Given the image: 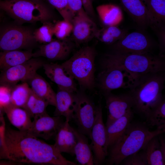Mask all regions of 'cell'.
I'll use <instances>...</instances> for the list:
<instances>
[{"label": "cell", "mask_w": 165, "mask_h": 165, "mask_svg": "<svg viewBox=\"0 0 165 165\" xmlns=\"http://www.w3.org/2000/svg\"><path fill=\"white\" fill-rule=\"evenodd\" d=\"M4 143L8 160L19 165L78 164L64 157L54 145L48 144L27 131L6 127Z\"/></svg>", "instance_id": "cell-1"}, {"label": "cell", "mask_w": 165, "mask_h": 165, "mask_svg": "<svg viewBox=\"0 0 165 165\" xmlns=\"http://www.w3.org/2000/svg\"><path fill=\"white\" fill-rule=\"evenodd\" d=\"M164 71L152 72L135 79L128 88L134 112L146 119L151 111L164 99Z\"/></svg>", "instance_id": "cell-2"}, {"label": "cell", "mask_w": 165, "mask_h": 165, "mask_svg": "<svg viewBox=\"0 0 165 165\" xmlns=\"http://www.w3.org/2000/svg\"><path fill=\"white\" fill-rule=\"evenodd\" d=\"M165 130L150 131L146 125L131 123L118 140L108 148L107 165L120 164L125 158L144 148L153 137L163 134Z\"/></svg>", "instance_id": "cell-3"}, {"label": "cell", "mask_w": 165, "mask_h": 165, "mask_svg": "<svg viewBox=\"0 0 165 165\" xmlns=\"http://www.w3.org/2000/svg\"><path fill=\"white\" fill-rule=\"evenodd\" d=\"M164 58V57L152 53L140 54L112 52L105 55L101 64L123 69L129 74L133 82L141 75L165 71Z\"/></svg>", "instance_id": "cell-4"}, {"label": "cell", "mask_w": 165, "mask_h": 165, "mask_svg": "<svg viewBox=\"0 0 165 165\" xmlns=\"http://www.w3.org/2000/svg\"><path fill=\"white\" fill-rule=\"evenodd\" d=\"M96 54L94 47L84 46L61 64L83 89L91 90L95 86V60Z\"/></svg>", "instance_id": "cell-5"}, {"label": "cell", "mask_w": 165, "mask_h": 165, "mask_svg": "<svg viewBox=\"0 0 165 165\" xmlns=\"http://www.w3.org/2000/svg\"><path fill=\"white\" fill-rule=\"evenodd\" d=\"M0 9L20 22L50 21L52 14L40 0H0Z\"/></svg>", "instance_id": "cell-6"}, {"label": "cell", "mask_w": 165, "mask_h": 165, "mask_svg": "<svg viewBox=\"0 0 165 165\" xmlns=\"http://www.w3.org/2000/svg\"><path fill=\"white\" fill-rule=\"evenodd\" d=\"M94 122L91 129L90 144L94 158V164L101 165L108 155L107 138L106 129L103 118L101 101L96 106Z\"/></svg>", "instance_id": "cell-7"}, {"label": "cell", "mask_w": 165, "mask_h": 165, "mask_svg": "<svg viewBox=\"0 0 165 165\" xmlns=\"http://www.w3.org/2000/svg\"><path fill=\"white\" fill-rule=\"evenodd\" d=\"M156 43L144 31L127 33L112 44V52L134 53H152Z\"/></svg>", "instance_id": "cell-8"}, {"label": "cell", "mask_w": 165, "mask_h": 165, "mask_svg": "<svg viewBox=\"0 0 165 165\" xmlns=\"http://www.w3.org/2000/svg\"><path fill=\"white\" fill-rule=\"evenodd\" d=\"M44 63L38 58L32 57L1 72L0 73V86H5L12 88L18 82H27L42 67Z\"/></svg>", "instance_id": "cell-9"}, {"label": "cell", "mask_w": 165, "mask_h": 165, "mask_svg": "<svg viewBox=\"0 0 165 165\" xmlns=\"http://www.w3.org/2000/svg\"><path fill=\"white\" fill-rule=\"evenodd\" d=\"M97 79V86L103 94L119 88H128L133 81L129 74L121 68L101 64Z\"/></svg>", "instance_id": "cell-10"}, {"label": "cell", "mask_w": 165, "mask_h": 165, "mask_svg": "<svg viewBox=\"0 0 165 165\" xmlns=\"http://www.w3.org/2000/svg\"><path fill=\"white\" fill-rule=\"evenodd\" d=\"M33 32L30 29L19 26L6 28L0 34V50H19L31 46L35 42Z\"/></svg>", "instance_id": "cell-11"}, {"label": "cell", "mask_w": 165, "mask_h": 165, "mask_svg": "<svg viewBox=\"0 0 165 165\" xmlns=\"http://www.w3.org/2000/svg\"><path fill=\"white\" fill-rule=\"evenodd\" d=\"M78 100L73 119L80 132L90 137L96 115V108L92 100L82 92H78Z\"/></svg>", "instance_id": "cell-12"}, {"label": "cell", "mask_w": 165, "mask_h": 165, "mask_svg": "<svg viewBox=\"0 0 165 165\" xmlns=\"http://www.w3.org/2000/svg\"><path fill=\"white\" fill-rule=\"evenodd\" d=\"M61 116H50L48 114L34 119L26 131L38 138L48 140L55 138L64 122Z\"/></svg>", "instance_id": "cell-13"}, {"label": "cell", "mask_w": 165, "mask_h": 165, "mask_svg": "<svg viewBox=\"0 0 165 165\" xmlns=\"http://www.w3.org/2000/svg\"><path fill=\"white\" fill-rule=\"evenodd\" d=\"M72 24L73 41L76 45L87 42L95 37L98 30L96 24L83 11L73 16Z\"/></svg>", "instance_id": "cell-14"}, {"label": "cell", "mask_w": 165, "mask_h": 165, "mask_svg": "<svg viewBox=\"0 0 165 165\" xmlns=\"http://www.w3.org/2000/svg\"><path fill=\"white\" fill-rule=\"evenodd\" d=\"M75 43L68 37L63 39L53 40L41 46L33 57H45L53 61L63 60L66 59L73 51Z\"/></svg>", "instance_id": "cell-15"}, {"label": "cell", "mask_w": 165, "mask_h": 165, "mask_svg": "<svg viewBox=\"0 0 165 165\" xmlns=\"http://www.w3.org/2000/svg\"><path fill=\"white\" fill-rule=\"evenodd\" d=\"M103 95L107 109L105 126L110 124L132 109V101L128 93L116 95L110 92Z\"/></svg>", "instance_id": "cell-16"}, {"label": "cell", "mask_w": 165, "mask_h": 165, "mask_svg": "<svg viewBox=\"0 0 165 165\" xmlns=\"http://www.w3.org/2000/svg\"><path fill=\"white\" fill-rule=\"evenodd\" d=\"M42 67L46 76L58 88L73 93L78 92L74 79L61 64L44 63Z\"/></svg>", "instance_id": "cell-17"}, {"label": "cell", "mask_w": 165, "mask_h": 165, "mask_svg": "<svg viewBox=\"0 0 165 165\" xmlns=\"http://www.w3.org/2000/svg\"><path fill=\"white\" fill-rule=\"evenodd\" d=\"M78 100V92L73 93L58 88L54 116H64L69 122L73 119Z\"/></svg>", "instance_id": "cell-18"}, {"label": "cell", "mask_w": 165, "mask_h": 165, "mask_svg": "<svg viewBox=\"0 0 165 165\" xmlns=\"http://www.w3.org/2000/svg\"><path fill=\"white\" fill-rule=\"evenodd\" d=\"M124 9L138 28L144 31L150 26L148 12L143 0H119Z\"/></svg>", "instance_id": "cell-19"}, {"label": "cell", "mask_w": 165, "mask_h": 165, "mask_svg": "<svg viewBox=\"0 0 165 165\" xmlns=\"http://www.w3.org/2000/svg\"><path fill=\"white\" fill-rule=\"evenodd\" d=\"M66 120L58 130L55 138L54 146L61 153L75 155L74 149L76 142L74 128Z\"/></svg>", "instance_id": "cell-20"}, {"label": "cell", "mask_w": 165, "mask_h": 165, "mask_svg": "<svg viewBox=\"0 0 165 165\" xmlns=\"http://www.w3.org/2000/svg\"><path fill=\"white\" fill-rule=\"evenodd\" d=\"M148 9L150 27L155 32L165 30V0H143Z\"/></svg>", "instance_id": "cell-21"}, {"label": "cell", "mask_w": 165, "mask_h": 165, "mask_svg": "<svg viewBox=\"0 0 165 165\" xmlns=\"http://www.w3.org/2000/svg\"><path fill=\"white\" fill-rule=\"evenodd\" d=\"M11 123L18 130L26 131L30 128L31 117L24 109L11 103L3 108Z\"/></svg>", "instance_id": "cell-22"}, {"label": "cell", "mask_w": 165, "mask_h": 165, "mask_svg": "<svg viewBox=\"0 0 165 165\" xmlns=\"http://www.w3.org/2000/svg\"><path fill=\"white\" fill-rule=\"evenodd\" d=\"M33 92L46 101L49 105L55 107L56 93L49 83L37 72L27 82Z\"/></svg>", "instance_id": "cell-23"}, {"label": "cell", "mask_w": 165, "mask_h": 165, "mask_svg": "<svg viewBox=\"0 0 165 165\" xmlns=\"http://www.w3.org/2000/svg\"><path fill=\"white\" fill-rule=\"evenodd\" d=\"M74 130L76 138L74 152L77 161L81 165H94L93 153L86 136L74 128Z\"/></svg>", "instance_id": "cell-24"}, {"label": "cell", "mask_w": 165, "mask_h": 165, "mask_svg": "<svg viewBox=\"0 0 165 165\" xmlns=\"http://www.w3.org/2000/svg\"><path fill=\"white\" fill-rule=\"evenodd\" d=\"M133 116L134 112L131 109L110 124L105 126L108 148L118 140L125 131L131 123Z\"/></svg>", "instance_id": "cell-25"}, {"label": "cell", "mask_w": 165, "mask_h": 165, "mask_svg": "<svg viewBox=\"0 0 165 165\" xmlns=\"http://www.w3.org/2000/svg\"><path fill=\"white\" fill-rule=\"evenodd\" d=\"M31 50H15L0 52V72L33 57Z\"/></svg>", "instance_id": "cell-26"}, {"label": "cell", "mask_w": 165, "mask_h": 165, "mask_svg": "<svg viewBox=\"0 0 165 165\" xmlns=\"http://www.w3.org/2000/svg\"><path fill=\"white\" fill-rule=\"evenodd\" d=\"M159 135L151 139L142 149L146 156L147 165L165 164V152L161 147Z\"/></svg>", "instance_id": "cell-27"}, {"label": "cell", "mask_w": 165, "mask_h": 165, "mask_svg": "<svg viewBox=\"0 0 165 165\" xmlns=\"http://www.w3.org/2000/svg\"><path fill=\"white\" fill-rule=\"evenodd\" d=\"M127 33L126 30L115 25L105 26L101 29H98L95 38L105 43L112 45Z\"/></svg>", "instance_id": "cell-28"}, {"label": "cell", "mask_w": 165, "mask_h": 165, "mask_svg": "<svg viewBox=\"0 0 165 165\" xmlns=\"http://www.w3.org/2000/svg\"><path fill=\"white\" fill-rule=\"evenodd\" d=\"M48 103L35 94L31 89L28 101L24 108L31 118L34 119L48 114L46 108Z\"/></svg>", "instance_id": "cell-29"}, {"label": "cell", "mask_w": 165, "mask_h": 165, "mask_svg": "<svg viewBox=\"0 0 165 165\" xmlns=\"http://www.w3.org/2000/svg\"><path fill=\"white\" fill-rule=\"evenodd\" d=\"M99 17L105 26L115 25L117 18L121 13L120 8L112 4H106L98 6L96 8Z\"/></svg>", "instance_id": "cell-30"}, {"label": "cell", "mask_w": 165, "mask_h": 165, "mask_svg": "<svg viewBox=\"0 0 165 165\" xmlns=\"http://www.w3.org/2000/svg\"><path fill=\"white\" fill-rule=\"evenodd\" d=\"M31 91V88L26 82L14 86L11 88V103L23 108L29 97Z\"/></svg>", "instance_id": "cell-31"}, {"label": "cell", "mask_w": 165, "mask_h": 165, "mask_svg": "<svg viewBox=\"0 0 165 165\" xmlns=\"http://www.w3.org/2000/svg\"><path fill=\"white\" fill-rule=\"evenodd\" d=\"M146 120L150 126H156L157 129H165V101L164 98L151 111Z\"/></svg>", "instance_id": "cell-32"}, {"label": "cell", "mask_w": 165, "mask_h": 165, "mask_svg": "<svg viewBox=\"0 0 165 165\" xmlns=\"http://www.w3.org/2000/svg\"><path fill=\"white\" fill-rule=\"evenodd\" d=\"M43 23L41 26L33 31V35L36 42L46 44L53 40V24L50 21Z\"/></svg>", "instance_id": "cell-33"}, {"label": "cell", "mask_w": 165, "mask_h": 165, "mask_svg": "<svg viewBox=\"0 0 165 165\" xmlns=\"http://www.w3.org/2000/svg\"><path fill=\"white\" fill-rule=\"evenodd\" d=\"M72 24L64 19L53 24L54 35L58 39H63L68 37L72 33Z\"/></svg>", "instance_id": "cell-34"}, {"label": "cell", "mask_w": 165, "mask_h": 165, "mask_svg": "<svg viewBox=\"0 0 165 165\" xmlns=\"http://www.w3.org/2000/svg\"><path fill=\"white\" fill-rule=\"evenodd\" d=\"M59 12L64 20L72 23L74 15L70 9L67 0H47Z\"/></svg>", "instance_id": "cell-35"}, {"label": "cell", "mask_w": 165, "mask_h": 165, "mask_svg": "<svg viewBox=\"0 0 165 165\" xmlns=\"http://www.w3.org/2000/svg\"><path fill=\"white\" fill-rule=\"evenodd\" d=\"M120 164L147 165V163L145 155L142 149L125 158L122 160Z\"/></svg>", "instance_id": "cell-36"}, {"label": "cell", "mask_w": 165, "mask_h": 165, "mask_svg": "<svg viewBox=\"0 0 165 165\" xmlns=\"http://www.w3.org/2000/svg\"><path fill=\"white\" fill-rule=\"evenodd\" d=\"M11 90L9 87L0 86V106L2 109L11 103Z\"/></svg>", "instance_id": "cell-37"}, {"label": "cell", "mask_w": 165, "mask_h": 165, "mask_svg": "<svg viewBox=\"0 0 165 165\" xmlns=\"http://www.w3.org/2000/svg\"><path fill=\"white\" fill-rule=\"evenodd\" d=\"M67 1L74 16L76 13L85 11L81 0H67Z\"/></svg>", "instance_id": "cell-38"}, {"label": "cell", "mask_w": 165, "mask_h": 165, "mask_svg": "<svg viewBox=\"0 0 165 165\" xmlns=\"http://www.w3.org/2000/svg\"><path fill=\"white\" fill-rule=\"evenodd\" d=\"M81 0L85 12L90 18L94 21L96 16L93 7L92 0Z\"/></svg>", "instance_id": "cell-39"}, {"label": "cell", "mask_w": 165, "mask_h": 165, "mask_svg": "<svg viewBox=\"0 0 165 165\" xmlns=\"http://www.w3.org/2000/svg\"><path fill=\"white\" fill-rule=\"evenodd\" d=\"M3 110V109L0 106V133L3 132L6 127Z\"/></svg>", "instance_id": "cell-40"}, {"label": "cell", "mask_w": 165, "mask_h": 165, "mask_svg": "<svg viewBox=\"0 0 165 165\" xmlns=\"http://www.w3.org/2000/svg\"><path fill=\"white\" fill-rule=\"evenodd\" d=\"M2 159L8 160L5 146L2 140L0 138V160Z\"/></svg>", "instance_id": "cell-41"}, {"label": "cell", "mask_w": 165, "mask_h": 165, "mask_svg": "<svg viewBox=\"0 0 165 165\" xmlns=\"http://www.w3.org/2000/svg\"><path fill=\"white\" fill-rule=\"evenodd\" d=\"M1 16L0 14V19H1Z\"/></svg>", "instance_id": "cell-42"}]
</instances>
